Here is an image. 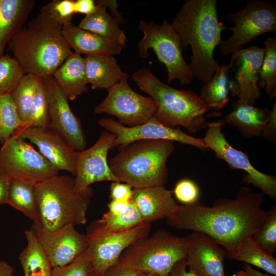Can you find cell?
<instances>
[{
	"instance_id": "obj_1",
	"label": "cell",
	"mask_w": 276,
	"mask_h": 276,
	"mask_svg": "<svg viewBox=\"0 0 276 276\" xmlns=\"http://www.w3.org/2000/svg\"><path fill=\"white\" fill-rule=\"evenodd\" d=\"M264 202L262 193L243 187L235 198H220L211 206L199 201L191 205L178 204L166 223L178 230L206 234L233 260L240 244L252 237L266 220L268 212L262 208Z\"/></svg>"
},
{
	"instance_id": "obj_2",
	"label": "cell",
	"mask_w": 276,
	"mask_h": 276,
	"mask_svg": "<svg viewBox=\"0 0 276 276\" xmlns=\"http://www.w3.org/2000/svg\"><path fill=\"white\" fill-rule=\"evenodd\" d=\"M178 35L182 49L190 46L189 64L193 75L204 84L210 80L220 65L214 53L223 40L227 28L219 21L216 0H187L171 24Z\"/></svg>"
},
{
	"instance_id": "obj_3",
	"label": "cell",
	"mask_w": 276,
	"mask_h": 276,
	"mask_svg": "<svg viewBox=\"0 0 276 276\" xmlns=\"http://www.w3.org/2000/svg\"><path fill=\"white\" fill-rule=\"evenodd\" d=\"M24 75L52 76L73 53L62 26L40 12L13 36L8 44Z\"/></svg>"
},
{
	"instance_id": "obj_4",
	"label": "cell",
	"mask_w": 276,
	"mask_h": 276,
	"mask_svg": "<svg viewBox=\"0 0 276 276\" xmlns=\"http://www.w3.org/2000/svg\"><path fill=\"white\" fill-rule=\"evenodd\" d=\"M132 79L154 101L153 117L162 124L172 128L180 126L193 133L207 127L205 114L210 108L194 92L170 86L146 67L134 73Z\"/></svg>"
},
{
	"instance_id": "obj_5",
	"label": "cell",
	"mask_w": 276,
	"mask_h": 276,
	"mask_svg": "<svg viewBox=\"0 0 276 276\" xmlns=\"http://www.w3.org/2000/svg\"><path fill=\"white\" fill-rule=\"evenodd\" d=\"M175 148L170 140H139L119 149L108 165L120 181L134 189L164 186L168 180L167 159Z\"/></svg>"
},
{
	"instance_id": "obj_6",
	"label": "cell",
	"mask_w": 276,
	"mask_h": 276,
	"mask_svg": "<svg viewBox=\"0 0 276 276\" xmlns=\"http://www.w3.org/2000/svg\"><path fill=\"white\" fill-rule=\"evenodd\" d=\"M41 225L54 231L65 226L84 224L93 190L77 192L74 178L55 175L35 185Z\"/></svg>"
},
{
	"instance_id": "obj_7",
	"label": "cell",
	"mask_w": 276,
	"mask_h": 276,
	"mask_svg": "<svg viewBox=\"0 0 276 276\" xmlns=\"http://www.w3.org/2000/svg\"><path fill=\"white\" fill-rule=\"evenodd\" d=\"M187 240L166 229L141 238L127 247L119 260L139 272L168 276L175 264L186 257Z\"/></svg>"
},
{
	"instance_id": "obj_8",
	"label": "cell",
	"mask_w": 276,
	"mask_h": 276,
	"mask_svg": "<svg viewBox=\"0 0 276 276\" xmlns=\"http://www.w3.org/2000/svg\"><path fill=\"white\" fill-rule=\"evenodd\" d=\"M139 28L143 33L137 45L140 57L147 58L148 50L152 49L166 66L168 83L178 80L181 85L191 84L194 77L182 56L179 37L171 24L166 20L161 25L140 20Z\"/></svg>"
},
{
	"instance_id": "obj_9",
	"label": "cell",
	"mask_w": 276,
	"mask_h": 276,
	"mask_svg": "<svg viewBox=\"0 0 276 276\" xmlns=\"http://www.w3.org/2000/svg\"><path fill=\"white\" fill-rule=\"evenodd\" d=\"M234 26L232 34L219 45L224 55L233 54L258 36L276 32V7L262 0L249 1L245 7L226 16Z\"/></svg>"
},
{
	"instance_id": "obj_10",
	"label": "cell",
	"mask_w": 276,
	"mask_h": 276,
	"mask_svg": "<svg viewBox=\"0 0 276 276\" xmlns=\"http://www.w3.org/2000/svg\"><path fill=\"white\" fill-rule=\"evenodd\" d=\"M0 169L12 179L35 185L58 174V171L25 140L9 137L0 148Z\"/></svg>"
},
{
	"instance_id": "obj_11",
	"label": "cell",
	"mask_w": 276,
	"mask_h": 276,
	"mask_svg": "<svg viewBox=\"0 0 276 276\" xmlns=\"http://www.w3.org/2000/svg\"><path fill=\"white\" fill-rule=\"evenodd\" d=\"M225 123L223 120H220L208 123L203 138L205 145L215 152L217 157L224 160L232 168L245 171V182L252 184L263 194L275 200V177L256 169L246 153L230 145L222 131Z\"/></svg>"
},
{
	"instance_id": "obj_12",
	"label": "cell",
	"mask_w": 276,
	"mask_h": 276,
	"mask_svg": "<svg viewBox=\"0 0 276 276\" xmlns=\"http://www.w3.org/2000/svg\"><path fill=\"white\" fill-rule=\"evenodd\" d=\"M107 91L106 98L94 108L95 113L115 116L119 123L127 127L142 125L153 117L156 108L154 101L133 90L127 79L120 81Z\"/></svg>"
},
{
	"instance_id": "obj_13",
	"label": "cell",
	"mask_w": 276,
	"mask_h": 276,
	"mask_svg": "<svg viewBox=\"0 0 276 276\" xmlns=\"http://www.w3.org/2000/svg\"><path fill=\"white\" fill-rule=\"evenodd\" d=\"M98 123L104 130L115 135L111 149H119L139 140H164L189 145L201 150H209L203 139L190 136L179 128L167 127L153 117L147 122L134 127L124 126L110 118H101Z\"/></svg>"
},
{
	"instance_id": "obj_14",
	"label": "cell",
	"mask_w": 276,
	"mask_h": 276,
	"mask_svg": "<svg viewBox=\"0 0 276 276\" xmlns=\"http://www.w3.org/2000/svg\"><path fill=\"white\" fill-rule=\"evenodd\" d=\"M31 229L52 268L68 265L88 248L86 235L80 234L72 225L50 231L33 223Z\"/></svg>"
},
{
	"instance_id": "obj_15",
	"label": "cell",
	"mask_w": 276,
	"mask_h": 276,
	"mask_svg": "<svg viewBox=\"0 0 276 276\" xmlns=\"http://www.w3.org/2000/svg\"><path fill=\"white\" fill-rule=\"evenodd\" d=\"M114 138L113 134L103 130L91 147L76 151L74 180L77 192L83 191L97 182L120 181L111 171L107 161L108 153Z\"/></svg>"
},
{
	"instance_id": "obj_16",
	"label": "cell",
	"mask_w": 276,
	"mask_h": 276,
	"mask_svg": "<svg viewBox=\"0 0 276 276\" xmlns=\"http://www.w3.org/2000/svg\"><path fill=\"white\" fill-rule=\"evenodd\" d=\"M151 223H143L131 229L116 233L86 236L93 271L101 276L117 263L123 251L136 240L147 237Z\"/></svg>"
},
{
	"instance_id": "obj_17",
	"label": "cell",
	"mask_w": 276,
	"mask_h": 276,
	"mask_svg": "<svg viewBox=\"0 0 276 276\" xmlns=\"http://www.w3.org/2000/svg\"><path fill=\"white\" fill-rule=\"evenodd\" d=\"M50 99L49 128L55 131L77 151L85 149L86 137L80 120L74 114L68 100L53 76L43 78Z\"/></svg>"
},
{
	"instance_id": "obj_18",
	"label": "cell",
	"mask_w": 276,
	"mask_h": 276,
	"mask_svg": "<svg viewBox=\"0 0 276 276\" xmlns=\"http://www.w3.org/2000/svg\"><path fill=\"white\" fill-rule=\"evenodd\" d=\"M12 135L28 140L57 171H66L76 175V153L72 146L59 134L49 128H18Z\"/></svg>"
},
{
	"instance_id": "obj_19",
	"label": "cell",
	"mask_w": 276,
	"mask_h": 276,
	"mask_svg": "<svg viewBox=\"0 0 276 276\" xmlns=\"http://www.w3.org/2000/svg\"><path fill=\"white\" fill-rule=\"evenodd\" d=\"M264 48L251 45L232 54L229 63L235 66V84L240 101L254 105L261 95L259 86Z\"/></svg>"
},
{
	"instance_id": "obj_20",
	"label": "cell",
	"mask_w": 276,
	"mask_h": 276,
	"mask_svg": "<svg viewBox=\"0 0 276 276\" xmlns=\"http://www.w3.org/2000/svg\"><path fill=\"white\" fill-rule=\"evenodd\" d=\"M188 267L198 276H226L223 261L226 250L205 234L192 232L187 236Z\"/></svg>"
},
{
	"instance_id": "obj_21",
	"label": "cell",
	"mask_w": 276,
	"mask_h": 276,
	"mask_svg": "<svg viewBox=\"0 0 276 276\" xmlns=\"http://www.w3.org/2000/svg\"><path fill=\"white\" fill-rule=\"evenodd\" d=\"M130 201L137 209L144 223L167 219L177 204L172 192L165 186L134 189Z\"/></svg>"
},
{
	"instance_id": "obj_22",
	"label": "cell",
	"mask_w": 276,
	"mask_h": 276,
	"mask_svg": "<svg viewBox=\"0 0 276 276\" xmlns=\"http://www.w3.org/2000/svg\"><path fill=\"white\" fill-rule=\"evenodd\" d=\"M62 33L70 48L80 55H120L125 47L75 26L72 22L62 26Z\"/></svg>"
},
{
	"instance_id": "obj_23",
	"label": "cell",
	"mask_w": 276,
	"mask_h": 276,
	"mask_svg": "<svg viewBox=\"0 0 276 276\" xmlns=\"http://www.w3.org/2000/svg\"><path fill=\"white\" fill-rule=\"evenodd\" d=\"M84 58L86 78L93 89L108 90L129 77L127 73L122 71L113 56L89 55Z\"/></svg>"
},
{
	"instance_id": "obj_24",
	"label": "cell",
	"mask_w": 276,
	"mask_h": 276,
	"mask_svg": "<svg viewBox=\"0 0 276 276\" xmlns=\"http://www.w3.org/2000/svg\"><path fill=\"white\" fill-rule=\"evenodd\" d=\"M35 4L34 0H0V56L24 27Z\"/></svg>"
},
{
	"instance_id": "obj_25",
	"label": "cell",
	"mask_w": 276,
	"mask_h": 276,
	"mask_svg": "<svg viewBox=\"0 0 276 276\" xmlns=\"http://www.w3.org/2000/svg\"><path fill=\"white\" fill-rule=\"evenodd\" d=\"M52 76L68 100L74 101L89 90L84 58L78 53L73 52Z\"/></svg>"
},
{
	"instance_id": "obj_26",
	"label": "cell",
	"mask_w": 276,
	"mask_h": 276,
	"mask_svg": "<svg viewBox=\"0 0 276 276\" xmlns=\"http://www.w3.org/2000/svg\"><path fill=\"white\" fill-rule=\"evenodd\" d=\"M270 118V111L238 100L224 119L225 122L236 127L246 137L259 136Z\"/></svg>"
},
{
	"instance_id": "obj_27",
	"label": "cell",
	"mask_w": 276,
	"mask_h": 276,
	"mask_svg": "<svg viewBox=\"0 0 276 276\" xmlns=\"http://www.w3.org/2000/svg\"><path fill=\"white\" fill-rule=\"evenodd\" d=\"M230 63L221 65L212 79L203 84L199 97L209 108L222 109L230 100L231 96L237 95L235 82L229 81Z\"/></svg>"
},
{
	"instance_id": "obj_28",
	"label": "cell",
	"mask_w": 276,
	"mask_h": 276,
	"mask_svg": "<svg viewBox=\"0 0 276 276\" xmlns=\"http://www.w3.org/2000/svg\"><path fill=\"white\" fill-rule=\"evenodd\" d=\"M95 3L96 10L86 15L78 27L125 47L127 38L124 31L119 27L121 22L107 12L105 7Z\"/></svg>"
},
{
	"instance_id": "obj_29",
	"label": "cell",
	"mask_w": 276,
	"mask_h": 276,
	"mask_svg": "<svg viewBox=\"0 0 276 276\" xmlns=\"http://www.w3.org/2000/svg\"><path fill=\"white\" fill-rule=\"evenodd\" d=\"M143 223L137 209L130 201L125 212L115 215L108 211L100 219L93 221L87 227L85 235L90 236L122 232Z\"/></svg>"
},
{
	"instance_id": "obj_30",
	"label": "cell",
	"mask_w": 276,
	"mask_h": 276,
	"mask_svg": "<svg viewBox=\"0 0 276 276\" xmlns=\"http://www.w3.org/2000/svg\"><path fill=\"white\" fill-rule=\"evenodd\" d=\"M27 245L19 256L25 276H51L52 267L33 232H25Z\"/></svg>"
},
{
	"instance_id": "obj_31",
	"label": "cell",
	"mask_w": 276,
	"mask_h": 276,
	"mask_svg": "<svg viewBox=\"0 0 276 276\" xmlns=\"http://www.w3.org/2000/svg\"><path fill=\"white\" fill-rule=\"evenodd\" d=\"M7 204L22 213L33 223L41 225L34 184L12 179Z\"/></svg>"
},
{
	"instance_id": "obj_32",
	"label": "cell",
	"mask_w": 276,
	"mask_h": 276,
	"mask_svg": "<svg viewBox=\"0 0 276 276\" xmlns=\"http://www.w3.org/2000/svg\"><path fill=\"white\" fill-rule=\"evenodd\" d=\"M233 260L259 267L276 275V259L263 250L252 237L245 239L238 247Z\"/></svg>"
},
{
	"instance_id": "obj_33",
	"label": "cell",
	"mask_w": 276,
	"mask_h": 276,
	"mask_svg": "<svg viewBox=\"0 0 276 276\" xmlns=\"http://www.w3.org/2000/svg\"><path fill=\"white\" fill-rule=\"evenodd\" d=\"M50 121V99L44 79L40 78L33 99L27 122L19 128H48Z\"/></svg>"
},
{
	"instance_id": "obj_34",
	"label": "cell",
	"mask_w": 276,
	"mask_h": 276,
	"mask_svg": "<svg viewBox=\"0 0 276 276\" xmlns=\"http://www.w3.org/2000/svg\"><path fill=\"white\" fill-rule=\"evenodd\" d=\"M264 54L260 68L259 86L272 99L276 96V37L267 38L264 42Z\"/></svg>"
},
{
	"instance_id": "obj_35",
	"label": "cell",
	"mask_w": 276,
	"mask_h": 276,
	"mask_svg": "<svg viewBox=\"0 0 276 276\" xmlns=\"http://www.w3.org/2000/svg\"><path fill=\"white\" fill-rule=\"evenodd\" d=\"M40 79L35 76L24 75L10 94L22 125L29 119L34 93Z\"/></svg>"
},
{
	"instance_id": "obj_36",
	"label": "cell",
	"mask_w": 276,
	"mask_h": 276,
	"mask_svg": "<svg viewBox=\"0 0 276 276\" xmlns=\"http://www.w3.org/2000/svg\"><path fill=\"white\" fill-rule=\"evenodd\" d=\"M22 124L11 94L0 95V145Z\"/></svg>"
},
{
	"instance_id": "obj_37",
	"label": "cell",
	"mask_w": 276,
	"mask_h": 276,
	"mask_svg": "<svg viewBox=\"0 0 276 276\" xmlns=\"http://www.w3.org/2000/svg\"><path fill=\"white\" fill-rule=\"evenodd\" d=\"M24 76L14 57L8 55L0 56V95L10 94Z\"/></svg>"
},
{
	"instance_id": "obj_38",
	"label": "cell",
	"mask_w": 276,
	"mask_h": 276,
	"mask_svg": "<svg viewBox=\"0 0 276 276\" xmlns=\"http://www.w3.org/2000/svg\"><path fill=\"white\" fill-rule=\"evenodd\" d=\"M268 212L266 220L252 238L263 250L273 255L276 250V205L273 204Z\"/></svg>"
},
{
	"instance_id": "obj_39",
	"label": "cell",
	"mask_w": 276,
	"mask_h": 276,
	"mask_svg": "<svg viewBox=\"0 0 276 276\" xmlns=\"http://www.w3.org/2000/svg\"><path fill=\"white\" fill-rule=\"evenodd\" d=\"M93 271L88 248L71 263L53 267L51 276H89Z\"/></svg>"
},
{
	"instance_id": "obj_40",
	"label": "cell",
	"mask_w": 276,
	"mask_h": 276,
	"mask_svg": "<svg viewBox=\"0 0 276 276\" xmlns=\"http://www.w3.org/2000/svg\"><path fill=\"white\" fill-rule=\"evenodd\" d=\"M40 12L49 15L54 21L62 26L72 22L75 14L74 1L53 0L42 6Z\"/></svg>"
},
{
	"instance_id": "obj_41",
	"label": "cell",
	"mask_w": 276,
	"mask_h": 276,
	"mask_svg": "<svg viewBox=\"0 0 276 276\" xmlns=\"http://www.w3.org/2000/svg\"><path fill=\"white\" fill-rule=\"evenodd\" d=\"M173 193L176 199L184 205H191L197 202L200 195L197 184L188 178L179 180L175 186Z\"/></svg>"
},
{
	"instance_id": "obj_42",
	"label": "cell",
	"mask_w": 276,
	"mask_h": 276,
	"mask_svg": "<svg viewBox=\"0 0 276 276\" xmlns=\"http://www.w3.org/2000/svg\"><path fill=\"white\" fill-rule=\"evenodd\" d=\"M132 187L121 181H112L110 187V197L111 200L130 201L132 196Z\"/></svg>"
},
{
	"instance_id": "obj_43",
	"label": "cell",
	"mask_w": 276,
	"mask_h": 276,
	"mask_svg": "<svg viewBox=\"0 0 276 276\" xmlns=\"http://www.w3.org/2000/svg\"><path fill=\"white\" fill-rule=\"evenodd\" d=\"M139 271L119 260L108 268L101 276H136Z\"/></svg>"
},
{
	"instance_id": "obj_44",
	"label": "cell",
	"mask_w": 276,
	"mask_h": 276,
	"mask_svg": "<svg viewBox=\"0 0 276 276\" xmlns=\"http://www.w3.org/2000/svg\"><path fill=\"white\" fill-rule=\"evenodd\" d=\"M262 135L264 139L275 142L276 139V104L275 102L270 111V118L266 125Z\"/></svg>"
},
{
	"instance_id": "obj_45",
	"label": "cell",
	"mask_w": 276,
	"mask_h": 276,
	"mask_svg": "<svg viewBox=\"0 0 276 276\" xmlns=\"http://www.w3.org/2000/svg\"><path fill=\"white\" fill-rule=\"evenodd\" d=\"M11 180L12 178L0 169V204L7 202Z\"/></svg>"
},
{
	"instance_id": "obj_46",
	"label": "cell",
	"mask_w": 276,
	"mask_h": 276,
	"mask_svg": "<svg viewBox=\"0 0 276 276\" xmlns=\"http://www.w3.org/2000/svg\"><path fill=\"white\" fill-rule=\"evenodd\" d=\"M187 267V260L185 258L175 264L168 276H198L192 269L189 268L188 270Z\"/></svg>"
},
{
	"instance_id": "obj_47",
	"label": "cell",
	"mask_w": 276,
	"mask_h": 276,
	"mask_svg": "<svg viewBox=\"0 0 276 276\" xmlns=\"http://www.w3.org/2000/svg\"><path fill=\"white\" fill-rule=\"evenodd\" d=\"M96 4L93 0L74 1L75 13H81L88 15L96 9Z\"/></svg>"
},
{
	"instance_id": "obj_48",
	"label": "cell",
	"mask_w": 276,
	"mask_h": 276,
	"mask_svg": "<svg viewBox=\"0 0 276 276\" xmlns=\"http://www.w3.org/2000/svg\"><path fill=\"white\" fill-rule=\"evenodd\" d=\"M130 201L111 200L108 204V212L117 215L125 212L128 209Z\"/></svg>"
},
{
	"instance_id": "obj_49",
	"label": "cell",
	"mask_w": 276,
	"mask_h": 276,
	"mask_svg": "<svg viewBox=\"0 0 276 276\" xmlns=\"http://www.w3.org/2000/svg\"><path fill=\"white\" fill-rule=\"evenodd\" d=\"M96 3H99L106 8H108L111 11V15L121 23L123 22V18L118 9V3L116 1H97Z\"/></svg>"
},
{
	"instance_id": "obj_50",
	"label": "cell",
	"mask_w": 276,
	"mask_h": 276,
	"mask_svg": "<svg viewBox=\"0 0 276 276\" xmlns=\"http://www.w3.org/2000/svg\"><path fill=\"white\" fill-rule=\"evenodd\" d=\"M14 269L5 261L0 260V276H13Z\"/></svg>"
},
{
	"instance_id": "obj_51",
	"label": "cell",
	"mask_w": 276,
	"mask_h": 276,
	"mask_svg": "<svg viewBox=\"0 0 276 276\" xmlns=\"http://www.w3.org/2000/svg\"><path fill=\"white\" fill-rule=\"evenodd\" d=\"M244 270L246 271L250 276H270L267 274L262 273L261 272L254 269L252 266L249 264L244 263L243 266Z\"/></svg>"
},
{
	"instance_id": "obj_52",
	"label": "cell",
	"mask_w": 276,
	"mask_h": 276,
	"mask_svg": "<svg viewBox=\"0 0 276 276\" xmlns=\"http://www.w3.org/2000/svg\"><path fill=\"white\" fill-rule=\"evenodd\" d=\"M236 276H250V275L245 270H240L237 272Z\"/></svg>"
},
{
	"instance_id": "obj_53",
	"label": "cell",
	"mask_w": 276,
	"mask_h": 276,
	"mask_svg": "<svg viewBox=\"0 0 276 276\" xmlns=\"http://www.w3.org/2000/svg\"><path fill=\"white\" fill-rule=\"evenodd\" d=\"M136 276H159L158 275L152 274L150 273H146L143 272H139Z\"/></svg>"
},
{
	"instance_id": "obj_54",
	"label": "cell",
	"mask_w": 276,
	"mask_h": 276,
	"mask_svg": "<svg viewBox=\"0 0 276 276\" xmlns=\"http://www.w3.org/2000/svg\"><path fill=\"white\" fill-rule=\"evenodd\" d=\"M89 276H97L96 273L94 271H93L90 274Z\"/></svg>"
}]
</instances>
